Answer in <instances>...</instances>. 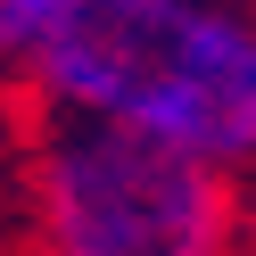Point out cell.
<instances>
[{
	"label": "cell",
	"instance_id": "7a4b0ae2",
	"mask_svg": "<svg viewBox=\"0 0 256 256\" xmlns=\"http://www.w3.org/2000/svg\"><path fill=\"white\" fill-rule=\"evenodd\" d=\"M215 157L166 132L58 108L42 132V232L66 256H206L232 232V190Z\"/></svg>",
	"mask_w": 256,
	"mask_h": 256
},
{
	"label": "cell",
	"instance_id": "6da1fadb",
	"mask_svg": "<svg viewBox=\"0 0 256 256\" xmlns=\"http://www.w3.org/2000/svg\"><path fill=\"white\" fill-rule=\"evenodd\" d=\"M25 66L50 108L166 132L215 166L256 157V17L240 0H66Z\"/></svg>",
	"mask_w": 256,
	"mask_h": 256
}]
</instances>
